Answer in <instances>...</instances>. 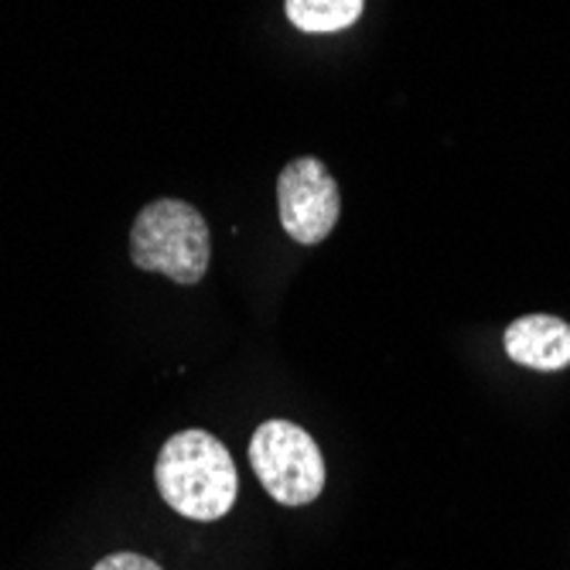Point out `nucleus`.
<instances>
[{"label":"nucleus","instance_id":"nucleus-1","mask_svg":"<svg viewBox=\"0 0 570 570\" xmlns=\"http://www.w3.org/2000/svg\"><path fill=\"white\" fill-rule=\"evenodd\" d=\"M154 479H158L161 499L195 523L223 520L239 492L233 454L209 431H181L168 438Z\"/></svg>","mask_w":570,"mask_h":570},{"label":"nucleus","instance_id":"nucleus-2","mask_svg":"<svg viewBox=\"0 0 570 570\" xmlns=\"http://www.w3.org/2000/svg\"><path fill=\"white\" fill-rule=\"evenodd\" d=\"M134 267L165 274L181 287H191L209 271L213 236L202 213L178 198H158L144 205L130 229Z\"/></svg>","mask_w":570,"mask_h":570},{"label":"nucleus","instance_id":"nucleus-3","mask_svg":"<svg viewBox=\"0 0 570 570\" xmlns=\"http://www.w3.org/2000/svg\"><path fill=\"white\" fill-rule=\"evenodd\" d=\"M249 464L281 505H307L325 489V458L304 428L267 421L249 441Z\"/></svg>","mask_w":570,"mask_h":570},{"label":"nucleus","instance_id":"nucleus-4","mask_svg":"<svg viewBox=\"0 0 570 570\" xmlns=\"http://www.w3.org/2000/svg\"><path fill=\"white\" fill-rule=\"evenodd\" d=\"M277 205L284 233L294 243L315 246L332 236L342 216V195L318 158H294L277 178Z\"/></svg>","mask_w":570,"mask_h":570},{"label":"nucleus","instance_id":"nucleus-5","mask_svg":"<svg viewBox=\"0 0 570 570\" xmlns=\"http://www.w3.org/2000/svg\"><path fill=\"white\" fill-rule=\"evenodd\" d=\"M505 355L527 370L557 373L570 366V325L553 315H527L505 328Z\"/></svg>","mask_w":570,"mask_h":570},{"label":"nucleus","instance_id":"nucleus-6","mask_svg":"<svg viewBox=\"0 0 570 570\" xmlns=\"http://www.w3.org/2000/svg\"><path fill=\"white\" fill-rule=\"evenodd\" d=\"M366 0H287V18L307 35H332L352 28Z\"/></svg>","mask_w":570,"mask_h":570},{"label":"nucleus","instance_id":"nucleus-7","mask_svg":"<svg viewBox=\"0 0 570 570\" xmlns=\"http://www.w3.org/2000/svg\"><path fill=\"white\" fill-rule=\"evenodd\" d=\"M92 570H165V567L140 557V553H110V557H102Z\"/></svg>","mask_w":570,"mask_h":570}]
</instances>
